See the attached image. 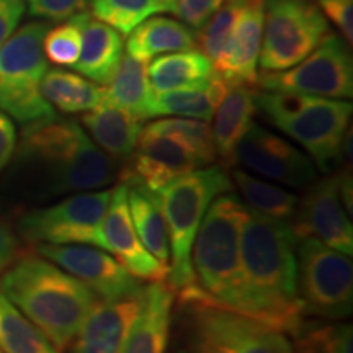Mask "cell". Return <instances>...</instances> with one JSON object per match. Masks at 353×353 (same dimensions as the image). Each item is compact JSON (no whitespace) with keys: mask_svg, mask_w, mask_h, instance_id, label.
Returning <instances> with one entry per match:
<instances>
[{"mask_svg":"<svg viewBox=\"0 0 353 353\" xmlns=\"http://www.w3.org/2000/svg\"><path fill=\"white\" fill-rule=\"evenodd\" d=\"M296 245L290 223L247 211L236 312L291 337L304 322L298 294Z\"/></svg>","mask_w":353,"mask_h":353,"instance_id":"1","label":"cell"},{"mask_svg":"<svg viewBox=\"0 0 353 353\" xmlns=\"http://www.w3.org/2000/svg\"><path fill=\"white\" fill-rule=\"evenodd\" d=\"M13 156L15 187L39 201L94 192L117 179L110 157L97 148L82 126L57 117L26 125Z\"/></svg>","mask_w":353,"mask_h":353,"instance_id":"2","label":"cell"},{"mask_svg":"<svg viewBox=\"0 0 353 353\" xmlns=\"http://www.w3.org/2000/svg\"><path fill=\"white\" fill-rule=\"evenodd\" d=\"M0 290L59 352L68 350L99 303L88 286L41 255H26L8 267Z\"/></svg>","mask_w":353,"mask_h":353,"instance_id":"3","label":"cell"},{"mask_svg":"<svg viewBox=\"0 0 353 353\" xmlns=\"http://www.w3.org/2000/svg\"><path fill=\"white\" fill-rule=\"evenodd\" d=\"M247 206L223 193L206 211L192 247L195 285L206 299L236 311L241 291V239Z\"/></svg>","mask_w":353,"mask_h":353,"instance_id":"4","label":"cell"},{"mask_svg":"<svg viewBox=\"0 0 353 353\" xmlns=\"http://www.w3.org/2000/svg\"><path fill=\"white\" fill-rule=\"evenodd\" d=\"M232 190L231 176L221 165L201 167L172 180L157 192H148L164 216L170 242V288L176 291L195 285L192 247L203 218L214 198Z\"/></svg>","mask_w":353,"mask_h":353,"instance_id":"5","label":"cell"},{"mask_svg":"<svg viewBox=\"0 0 353 353\" xmlns=\"http://www.w3.org/2000/svg\"><path fill=\"white\" fill-rule=\"evenodd\" d=\"M255 105L273 126L301 144L321 170L332 172L339 165L352 118L350 101L263 90L255 92Z\"/></svg>","mask_w":353,"mask_h":353,"instance_id":"6","label":"cell"},{"mask_svg":"<svg viewBox=\"0 0 353 353\" xmlns=\"http://www.w3.org/2000/svg\"><path fill=\"white\" fill-rule=\"evenodd\" d=\"M176 293L185 353H293L285 334L211 303L196 285Z\"/></svg>","mask_w":353,"mask_h":353,"instance_id":"7","label":"cell"},{"mask_svg":"<svg viewBox=\"0 0 353 353\" xmlns=\"http://www.w3.org/2000/svg\"><path fill=\"white\" fill-rule=\"evenodd\" d=\"M48 30L43 21H33L0 46V110L25 126L57 117L41 95V82L48 72L43 51Z\"/></svg>","mask_w":353,"mask_h":353,"instance_id":"8","label":"cell"},{"mask_svg":"<svg viewBox=\"0 0 353 353\" xmlns=\"http://www.w3.org/2000/svg\"><path fill=\"white\" fill-rule=\"evenodd\" d=\"M329 33L327 19L314 0H265L260 69L278 72L293 68Z\"/></svg>","mask_w":353,"mask_h":353,"instance_id":"9","label":"cell"},{"mask_svg":"<svg viewBox=\"0 0 353 353\" xmlns=\"http://www.w3.org/2000/svg\"><path fill=\"white\" fill-rule=\"evenodd\" d=\"M298 294L304 316L345 319L353 309V265L345 255L316 239L296 245Z\"/></svg>","mask_w":353,"mask_h":353,"instance_id":"10","label":"cell"},{"mask_svg":"<svg viewBox=\"0 0 353 353\" xmlns=\"http://www.w3.org/2000/svg\"><path fill=\"white\" fill-rule=\"evenodd\" d=\"M112 190L74 193L54 205L25 211L17 232L30 244L92 245L101 249L100 226Z\"/></svg>","mask_w":353,"mask_h":353,"instance_id":"11","label":"cell"},{"mask_svg":"<svg viewBox=\"0 0 353 353\" xmlns=\"http://www.w3.org/2000/svg\"><path fill=\"white\" fill-rule=\"evenodd\" d=\"M267 92L345 100L353 95V59L347 41L330 32L301 63L278 72H262L257 81Z\"/></svg>","mask_w":353,"mask_h":353,"instance_id":"12","label":"cell"},{"mask_svg":"<svg viewBox=\"0 0 353 353\" xmlns=\"http://www.w3.org/2000/svg\"><path fill=\"white\" fill-rule=\"evenodd\" d=\"M125 162L120 174L121 182L138 185L151 193L203 167L200 159L183 141L151 125L141 131L134 152Z\"/></svg>","mask_w":353,"mask_h":353,"instance_id":"13","label":"cell"},{"mask_svg":"<svg viewBox=\"0 0 353 353\" xmlns=\"http://www.w3.org/2000/svg\"><path fill=\"white\" fill-rule=\"evenodd\" d=\"M37 252L81 280L103 301L139 298L144 293L141 281L99 247L38 244Z\"/></svg>","mask_w":353,"mask_h":353,"instance_id":"14","label":"cell"},{"mask_svg":"<svg viewBox=\"0 0 353 353\" xmlns=\"http://www.w3.org/2000/svg\"><path fill=\"white\" fill-rule=\"evenodd\" d=\"M290 224L298 241L316 239L352 257L353 228L339 195V174L309 185Z\"/></svg>","mask_w":353,"mask_h":353,"instance_id":"15","label":"cell"},{"mask_svg":"<svg viewBox=\"0 0 353 353\" xmlns=\"http://www.w3.org/2000/svg\"><path fill=\"white\" fill-rule=\"evenodd\" d=\"M236 162L288 187L304 188L317 180L316 165L306 154L255 123L237 144Z\"/></svg>","mask_w":353,"mask_h":353,"instance_id":"16","label":"cell"},{"mask_svg":"<svg viewBox=\"0 0 353 353\" xmlns=\"http://www.w3.org/2000/svg\"><path fill=\"white\" fill-rule=\"evenodd\" d=\"M101 250L114 255L134 278L148 281H165L169 267L144 249L131 223L128 208V187L120 182L112 190L108 208L105 211L100 226Z\"/></svg>","mask_w":353,"mask_h":353,"instance_id":"17","label":"cell"},{"mask_svg":"<svg viewBox=\"0 0 353 353\" xmlns=\"http://www.w3.org/2000/svg\"><path fill=\"white\" fill-rule=\"evenodd\" d=\"M141 303L143 296L113 301L99 299L69 345L70 353H123Z\"/></svg>","mask_w":353,"mask_h":353,"instance_id":"18","label":"cell"},{"mask_svg":"<svg viewBox=\"0 0 353 353\" xmlns=\"http://www.w3.org/2000/svg\"><path fill=\"white\" fill-rule=\"evenodd\" d=\"M265 0H249L229 41L226 56L214 72L232 85H254L263 34Z\"/></svg>","mask_w":353,"mask_h":353,"instance_id":"19","label":"cell"},{"mask_svg":"<svg viewBox=\"0 0 353 353\" xmlns=\"http://www.w3.org/2000/svg\"><path fill=\"white\" fill-rule=\"evenodd\" d=\"M175 293L162 281L144 286L143 303L128 334L123 353H165Z\"/></svg>","mask_w":353,"mask_h":353,"instance_id":"20","label":"cell"},{"mask_svg":"<svg viewBox=\"0 0 353 353\" xmlns=\"http://www.w3.org/2000/svg\"><path fill=\"white\" fill-rule=\"evenodd\" d=\"M82 28V50L74 69L88 81L108 85L125 52L123 34L101 23L90 12L77 13Z\"/></svg>","mask_w":353,"mask_h":353,"instance_id":"21","label":"cell"},{"mask_svg":"<svg viewBox=\"0 0 353 353\" xmlns=\"http://www.w3.org/2000/svg\"><path fill=\"white\" fill-rule=\"evenodd\" d=\"M255 112H257L255 92L244 83L229 88L218 108L214 110V126L211 132H213L216 157L221 159L224 167H234L237 164V144L254 125Z\"/></svg>","mask_w":353,"mask_h":353,"instance_id":"22","label":"cell"},{"mask_svg":"<svg viewBox=\"0 0 353 353\" xmlns=\"http://www.w3.org/2000/svg\"><path fill=\"white\" fill-rule=\"evenodd\" d=\"M81 121L90 132L94 143L99 144L108 157L117 161H126L134 152L143 131L141 120L113 105L105 97L95 108L83 113Z\"/></svg>","mask_w":353,"mask_h":353,"instance_id":"23","label":"cell"},{"mask_svg":"<svg viewBox=\"0 0 353 353\" xmlns=\"http://www.w3.org/2000/svg\"><path fill=\"white\" fill-rule=\"evenodd\" d=\"M234 87L231 82L221 77L218 72L211 77L206 85L176 88V90L152 94L151 118L179 117L193 120L210 121L221 100Z\"/></svg>","mask_w":353,"mask_h":353,"instance_id":"24","label":"cell"},{"mask_svg":"<svg viewBox=\"0 0 353 353\" xmlns=\"http://www.w3.org/2000/svg\"><path fill=\"white\" fill-rule=\"evenodd\" d=\"M126 50L130 56L149 64L156 56L167 52L196 50V37L182 21L151 17L130 33Z\"/></svg>","mask_w":353,"mask_h":353,"instance_id":"25","label":"cell"},{"mask_svg":"<svg viewBox=\"0 0 353 353\" xmlns=\"http://www.w3.org/2000/svg\"><path fill=\"white\" fill-rule=\"evenodd\" d=\"M214 76L213 63L198 50L172 52L148 65L152 94L206 85Z\"/></svg>","mask_w":353,"mask_h":353,"instance_id":"26","label":"cell"},{"mask_svg":"<svg viewBox=\"0 0 353 353\" xmlns=\"http://www.w3.org/2000/svg\"><path fill=\"white\" fill-rule=\"evenodd\" d=\"M105 99L141 121L149 120L152 88L148 77V63L123 54L117 72L105 88Z\"/></svg>","mask_w":353,"mask_h":353,"instance_id":"27","label":"cell"},{"mask_svg":"<svg viewBox=\"0 0 353 353\" xmlns=\"http://www.w3.org/2000/svg\"><path fill=\"white\" fill-rule=\"evenodd\" d=\"M128 187V208H130L131 223L138 234L141 244L159 262L169 267L170 242L164 216L152 200V196L138 185L126 183Z\"/></svg>","mask_w":353,"mask_h":353,"instance_id":"28","label":"cell"},{"mask_svg":"<svg viewBox=\"0 0 353 353\" xmlns=\"http://www.w3.org/2000/svg\"><path fill=\"white\" fill-rule=\"evenodd\" d=\"M41 95L51 107L64 113H85L103 100L105 88L68 70H48L41 82Z\"/></svg>","mask_w":353,"mask_h":353,"instance_id":"29","label":"cell"},{"mask_svg":"<svg viewBox=\"0 0 353 353\" xmlns=\"http://www.w3.org/2000/svg\"><path fill=\"white\" fill-rule=\"evenodd\" d=\"M0 350L3 353H61L0 290Z\"/></svg>","mask_w":353,"mask_h":353,"instance_id":"30","label":"cell"},{"mask_svg":"<svg viewBox=\"0 0 353 353\" xmlns=\"http://www.w3.org/2000/svg\"><path fill=\"white\" fill-rule=\"evenodd\" d=\"M232 179L241 195L244 196L247 208L267 218L286 223L293 219L299 201L296 195L276 185L255 179L242 170H234Z\"/></svg>","mask_w":353,"mask_h":353,"instance_id":"31","label":"cell"},{"mask_svg":"<svg viewBox=\"0 0 353 353\" xmlns=\"http://www.w3.org/2000/svg\"><path fill=\"white\" fill-rule=\"evenodd\" d=\"M90 13L121 34H130L144 20L165 12L161 0H88Z\"/></svg>","mask_w":353,"mask_h":353,"instance_id":"32","label":"cell"},{"mask_svg":"<svg viewBox=\"0 0 353 353\" xmlns=\"http://www.w3.org/2000/svg\"><path fill=\"white\" fill-rule=\"evenodd\" d=\"M352 325L304 321L293 335V353H352Z\"/></svg>","mask_w":353,"mask_h":353,"instance_id":"33","label":"cell"},{"mask_svg":"<svg viewBox=\"0 0 353 353\" xmlns=\"http://www.w3.org/2000/svg\"><path fill=\"white\" fill-rule=\"evenodd\" d=\"M249 0H223L208 23L200 30V44L203 54L216 68L226 56L229 41Z\"/></svg>","mask_w":353,"mask_h":353,"instance_id":"34","label":"cell"},{"mask_svg":"<svg viewBox=\"0 0 353 353\" xmlns=\"http://www.w3.org/2000/svg\"><path fill=\"white\" fill-rule=\"evenodd\" d=\"M151 126L156 128V130L170 132L180 141H183L195 152V156L200 159L203 167L213 164L216 161L213 132H211L208 121L172 117L152 121Z\"/></svg>","mask_w":353,"mask_h":353,"instance_id":"35","label":"cell"},{"mask_svg":"<svg viewBox=\"0 0 353 353\" xmlns=\"http://www.w3.org/2000/svg\"><path fill=\"white\" fill-rule=\"evenodd\" d=\"M82 50V28L79 17L74 15L68 23L48 30L43 39L44 56L52 64L63 68H74Z\"/></svg>","mask_w":353,"mask_h":353,"instance_id":"36","label":"cell"},{"mask_svg":"<svg viewBox=\"0 0 353 353\" xmlns=\"http://www.w3.org/2000/svg\"><path fill=\"white\" fill-rule=\"evenodd\" d=\"M30 15L50 21H64L85 10L88 0H25Z\"/></svg>","mask_w":353,"mask_h":353,"instance_id":"37","label":"cell"},{"mask_svg":"<svg viewBox=\"0 0 353 353\" xmlns=\"http://www.w3.org/2000/svg\"><path fill=\"white\" fill-rule=\"evenodd\" d=\"M221 3L223 0H179L176 15L190 28L200 32L214 15Z\"/></svg>","mask_w":353,"mask_h":353,"instance_id":"38","label":"cell"},{"mask_svg":"<svg viewBox=\"0 0 353 353\" xmlns=\"http://www.w3.org/2000/svg\"><path fill=\"white\" fill-rule=\"evenodd\" d=\"M317 7L337 26L347 43L353 39V0H316Z\"/></svg>","mask_w":353,"mask_h":353,"instance_id":"39","label":"cell"},{"mask_svg":"<svg viewBox=\"0 0 353 353\" xmlns=\"http://www.w3.org/2000/svg\"><path fill=\"white\" fill-rule=\"evenodd\" d=\"M25 8V0H0V46L17 32Z\"/></svg>","mask_w":353,"mask_h":353,"instance_id":"40","label":"cell"},{"mask_svg":"<svg viewBox=\"0 0 353 353\" xmlns=\"http://www.w3.org/2000/svg\"><path fill=\"white\" fill-rule=\"evenodd\" d=\"M20 254L19 237L13 229L0 218V275L17 262Z\"/></svg>","mask_w":353,"mask_h":353,"instance_id":"41","label":"cell"},{"mask_svg":"<svg viewBox=\"0 0 353 353\" xmlns=\"http://www.w3.org/2000/svg\"><path fill=\"white\" fill-rule=\"evenodd\" d=\"M17 149V130L12 118L0 112V172L10 164Z\"/></svg>","mask_w":353,"mask_h":353,"instance_id":"42","label":"cell"},{"mask_svg":"<svg viewBox=\"0 0 353 353\" xmlns=\"http://www.w3.org/2000/svg\"><path fill=\"white\" fill-rule=\"evenodd\" d=\"M161 3L164 6V10L169 13H176V7H179V0H161Z\"/></svg>","mask_w":353,"mask_h":353,"instance_id":"43","label":"cell"},{"mask_svg":"<svg viewBox=\"0 0 353 353\" xmlns=\"http://www.w3.org/2000/svg\"><path fill=\"white\" fill-rule=\"evenodd\" d=\"M0 353H3V352H2V350H0Z\"/></svg>","mask_w":353,"mask_h":353,"instance_id":"44","label":"cell"}]
</instances>
